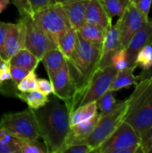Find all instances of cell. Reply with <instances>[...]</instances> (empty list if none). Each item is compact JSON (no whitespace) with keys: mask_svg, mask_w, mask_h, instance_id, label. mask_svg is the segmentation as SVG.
Masks as SVG:
<instances>
[{"mask_svg":"<svg viewBox=\"0 0 152 153\" xmlns=\"http://www.w3.org/2000/svg\"><path fill=\"white\" fill-rule=\"evenodd\" d=\"M92 152L91 147L86 143H77L66 146L62 153H90Z\"/></svg>","mask_w":152,"mask_h":153,"instance_id":"obj_33","label":"cell"},{"mask_svg":"<svg viewBox=\"0 0 152 153\" xmlns=\"http://www.w3.org/2000/svg\"><path fill=\"white\" fill-rule=\"evenodd\" d=\"M58 100L53 94L45 106L33 109L40 138L48 153L62 152L71 127L69 110Z\"/></svg>","mask_w":152,"mask_h":153,"instance_id":"obj_1","label":"cell"},{"mask_svg":"<svg viewBox=\"0 0 152 153\" xmlns=\"http://www.w3.org/2000/svg\"><path fill=\"white\" fill-rule=\"evenodd\" d=\"M11 1L18 10L21 18H27L32 16L33 13L29 0H11Z\"/></svg>","mask_w":152,"mask_h":153,"instance_id":"obj_32","label":"cell"},{"mask_svg":"<svg viewBox=\"0 0 152 153\" xmlns=\"http://www.w3.org/2000/svg\"><path fill=\"white\" fill-rule=\"evenodd\" d=\"M57 4H65V3H67V2H70V1H74V0H55Z\"/></svg>","mask_w":152,"mask_h":153,"instance_id":"obj_42","label":"cell"},{"mask_svg":"<svg viewBox=\"0 0 152 153\" xmlns=\"http://www.w3.org/2000/svg\"><path fill=\"white\" fill-rule=\"evenodd\" d=\"M37 90H39L40 92L47 96H50L53 94L54 89H53V84L52 82L48 79H43V78H38V86Z\"/></svg>","mask_w":152,"mask_h":153,"instance_id":"obj_37","label":"cell"},{"mask_svg":"<svg viewBox=\"0 0 152 153\" xmlns=\"http://www.w3.org/2000/svg\"><path fill=\"white\" fill-rule=\"evenodd\" d=\"M26 26L24 48L30 50L39 61L50 49L57 48L56 44L33 21L31 17L23 18Z\"/></svg>","mask_w":152,"mask_h":153,"instance_id":"obj_9","label":"cell"},{"mask_svg":"<svg viewBox=\"0 0 152 153\" xmlns=\"http://www.w3.org/2000/svg\"><path fill=\"white\" fill-rule=\"evenodd\" d=\"M96 102H97L98 110H99V114H106L110 112L119 103V101H117L114 97L113 91H110L103 94Z\"/></svg>","mask_w":152,"mask_h":153,"instance_id":"obj_28","label":"cell"},{"mask_svg":"<svg viewBox=\"0 0 152 153\" xmlns=\"http://www.w3.org/2000/svg\"><path fill=\"white\" fill-rule=\"evenodd\" d=\"M0 153H20L18 138L0 127Z\"/></svg>","mask_w":152,"mask_h":153,"instance_id":"obj_26","label":"cell"},{"mask_svg":"<svg viewBox=\"0 0 152 153\" xmlns=\"http://www.w3.org/2000/svg\"><path fill=\"white\" fill-rule=\"evenodd\" d=\"M46 71L48 75V79L51 80L55 74L63 66V65L66 62V58L60 51L58 48L48 50L41 59Z\"/></svg>","mask_w":152,"mask_h":153,"instance_id":"obj_19","label":"cell"},{"mask_svg":"<svg viewBox=\"0 0 152 153\" xmlns=\"http://www.w3.org/2000/svg\"><path fill=\"white\" fill-rule=\"evenodd\" d=\"M110 65L113 67H115L117 71H121V70H124V69H126V68L132 66L130 65L125 48H121L117 49L112 55L111 60H110Z\"/></svg>","mask_w":152,"mask_h":153,"instance_id":"obj_29","label":"cell"},{"mask_svg":"<svg viewBox=\"0 0 152 153\" xmlns=\"http://www.w3.org/2000/svg\"><path fill=\"white\" fill-rule=\"evenodd\" d=\"M78 40V34L77 30L73 28H70L58 40L57 42V48L60 49V51L63 53L65 57L68 59L73 52L74 51L76 48Z\"/></svg>","mask_w":152,"mask_h":153,"instance_id":"obj_23","label":"cell"},{"mask_svg":"<svg viewBox=\"0 0 152 153\" xmlns=\"http://www.w3.org/2000/svg\"><path fill=\"white\" fill-rule=\"evenodd\" d=\"M31 18L56 46L61 37L72 28L68 17L60 4H56L35 12Z\"/></svg>","mask_w":152,"mask_h":153,"instance_id":"obj_4","label":"cell"},{"mask_svg":"<svg viewBox=\"0 0 152 153\" xmlns=\"http://www.w3.org/2000/svg\"><path fill=\"white\" fill-rule=\"evenodd\" d=\"M89 0H74L62 4L70 24L74 30H79L86 22V10Z\"/></svg>","mask_w":152,"mask_h":153,"instance_id":"obj_16","label":"cell"},{"mask_svg":"<svg viewBox=\"0 0 152 153\" xmlns=\"http://www.w3.org/2000/svg\"><path fill=\"white\" fill-rule=\"evenodd\" d=\"M151 44H152V40H151Z\"/></svg>","mask_w":152,"mask_h":153,"instance_id":"obj_44","label":"cell"},{"mask_svg":"<svg viewBox=\"0 0 152 153\" xmlns=\"http://www.w3.org/2000/svg\"><path fill=\"white\" fill-rule=\"evenodd\" d=\"M100 53V44L88 42L78 35L76 48L72 56L66 59L69 74L75 88V94L73 98L68 104H65L69 113L73 104L82 93L92 75L99 68L98 65Z\"/></svg>","mask_w":152,"mask_h":153,"instance_id":"obj_2","label":"cell"},{"mask_svg":"<svg viewBox=\"0 0 152 153\" xmlns=\"http://www.w3.org/2000/svg\"><path fill=\"white\" fill-rule=\"evenodd\" d=\"M131 3H133V4H136L137 2H138V0H129Z\"/></svg>","mask_w":152,"mask_h":153,"instance_id":"obj_43","label":"cell"},{"mask_svg":"<svg viewBox=\"0 0 152 153\" xmlns=\"http://www.w3.org/2000/svg\"><path fill=\"white\" fill-rule=\"evenodd\" d=\"M19 150L20 153H48L44 143L39 141V139H19Z\"/></svg>","mask_w":152,"mask_h":153,"instance_id":"obj_27","label":"cell"},{"mask_svg":"<svg viewBox=\"0 0 152 153\" xmlns=\"http://www.w3.org/2000/svg\"><path fill=\"white\" fill-rule=\"evenodd\" d=\"M50 81L53 84V94L63 100L65 104H68L75 94V88L71 79L66 62L55 74Z\"/></svg>","mask_w":152,"mask_h":153,"instance_id":"obj_11","label":"cell"},{"mask_svg":"<svg viewBox=\"0 0 152 153\" xmlns=\"http://www.w3.org/2000/svg\"><path fill=\"white\" fill-rule=\"evenodd\" d=\"M116 73L117 70L112 65L98 68L82 93L73 104L70 113L80 106L97 101L103 94L108 91Z\"/></svg>","mask_w":152,"mask_h":153,"instance_id":"obj_7","label":"cell"},{"mask_svg":"<svg viewBox=\"0 0 152 153\" xmlns=\"http://www.w3.org/2000/svg\"><path fill=\"white\" fill-rule=\"evenodd\" d=\"M99 115L97 114L96 116H94L93 117L86 121L71 126L70 131L66 137L63 150L68 145L77 143H84V141L88 138V136L91 134L94 127L96 126L97 122L99 120ZM63 150H62V152H63Z\"/></svg>","mask_w":152,"mask_h":153,"instance_id":"obj_15","label":"cell"},{"mask_svg":"<svg viewBox=\"0 0 152 153\" xmlns=\"http://www.w3.org/2000/svg\"><path fill=\"white\" fill-rule=\"evenodd\" d=\"M85 19L86 22L99 26L105 31L112 26V19L108 15L99 0H89Z\"/></svg>","mask_w":152,"mask_h":153,"instance_id":"obj_17","label":"cell"},{"mask_svg":"<svg viewBox=\"0 0 152 153\" xmlns=\"http://www.w3.org/2000/svg\"><path fill=\"white\" fill-rule=\"evenodd\" d=\"M140 135L135 129L126 121H123L112 134L94 151L97 153H111L115 150L138 147Z\"/></svg>","mask_w":152,"mask_h":153,"instance_id":"obj_8","label":"cell"},{"mask_svg":"<svg viewBox=\"0 0 152 153\" xmlns=\"http://www.w3.org/2000/svg\"><path fill=\"white\" fill-rule=\"evenodd\" d=\"M135 86V90L127 99L125 121L141 135L152 126V74L140 80Z\"/></svg>","mask_w":152,"mask_h":153,"instance_id":"obj_3","label":"cell"},{"mask_svg":"<svg viewBox=\"0 0 152 153\" xmlns=\"http://www.w3.org/2000/svg\"><path fill=\"white\" fill-rule=\"evenodd\" d=\"M149 20V16L142 13L135 4L131 3L125 13L119 16L116 22V26L120 31L121 44L123 48H125L134 35V33Z\"/></svg>","mask_w":152,"mask_h":153,"instance_id":"obj_10","label":"cell"},{"mask_svg":"<svg viewBox=\"0 0 152 153\" xmlns=\"http://www.w3.org/2000/svg\"><path fill=\"white\" fill-rule=\"evenodd\" d=\"M135 4L142 13H143L145 15L149 16L150 11L151 8L152 0H138V2Z\"/></svg>","mask_w":152,"mask_h":153,"instance_id":"obj_40","label":"cell"},{"mask_svg":"<svg viewBox=\"0 0 152 153\" xmlns=\"http://www.w3.org/2000/svg\"><path fill=\"white\" fill-rule=\"evenodd\" d=\"M10 65L18 66L29 72L35 71L40 62L30 50L23 48L15 53L9 60Z\"/></svg>","mask_w":152,"mask_h":153,"instance_id":"obj_20","label":"cell"},{"mask_svg":"<svg viewBox=\"0 0 152 153\" xmlns=\"http://www.w3.org/2000/svg\"><path fill=\"white\" fill-rule=\"evenodd\" d=\"M0 93L8 97H18L20 91L17 90L16 86H14L11 80L6 81L4 82L0 83Z\"/></svg>","mask_w":152,"mask_h":153,"instance_id":"obj_35","label":"cell"},{"mask_svg":"<svg viewBox=\"0 0 152 153\" xmlns=\"http://www.w3.org/2000/svg\"><path fill=\"white\" fill-rule=\"evenodd\" d=\"M26 26L24 19L21 18L16 23H8L4 44V52L7 61L20 49L24 48Z\"/></svg>","mask_w":152,"mask_h":153,"instance_id":"obj_12","label":"cell"},{"mask_svg":"<svg viewBox=\"0 0 152 153\" xmlns=\"http://www.w3.org/2000/svg\"><path fill=\"white\" fill-rule=\"evenodd\" d=\"M10 64L8 61H4L0 58V83L11 80Z\"/></svg>","mask_w":152,"mask_h":153,"instance_id":"obj_39","label":"cell"},{"mask_svg":"<svg viewBox=\"0 0 152 153\" xmlns=\"http://www.w3.org/2000/svg\"><path fill=\"white\" fill-rule=\"evenodd\" d=\"M29 1H30V7H31L33 13L43 8L57 4L55 0H29Z\"/></svg>","mask_w":152,"mask_h":153,"instance_id":"obj_38","label":"cell"},{"mask_svg":"<svg viewBox=\"0 0 152 153\" xmlns=\"http://www.w3.org/2000/svg\"><path fill=\"white\" fill-rule=\"evenodd\" d=\"M108 15L113 19L116 16H121L128 5L131 4L129 0H99Z\"/></svg>","mask_w":152,"mask_h":153,"instance_id":"obj_25","label":"cell"},{"mask_svg":"<svg viewBox=\"0 0 152 153\" xmlns=\"http://www.w3.org/2000/svg\"><path fill=\"white\" fill-rule=\"evenodd\" d=\"M9 4H10V0H0V13H2L6 9Z\"/></svg>","mask_w":152,"mask_h":153,"instance_id":"obj_41","label":"cell"},{"mask_svg":"<svg viewBox=\"0 0 152 153\" xmlns=\"http://www.w3.org/2000/svg\"><path fill=\"white\" fill-rule=\"evenodd\" d=\"M97 114L99 113H98V107L96 101L80 106L70 113V124L71 126H73L86 121L93 117Z\"/></svg>","mask_w":152,"mask_h":153,"instance_id":"obj_22","label":"cell"},{"mask_svg":"<svg viewBox=\"0 0 152 153\" xmlns=\"http://www.w3.org/2000/svg\"><path fill=\"white\" fill-rule=\"evenodd\" d=\"M123 48L121 44L120 31L116 25L110 26L105 32L104 39L101 44V53L98 67L102 68L110 65L112 55L119 48Z\"/></svg>","mask_w":152,"mask_h":153,"instance_id":"obj_13","label":"cell"},{"mask_svg":"<svg viewBox=\"0 0 152 153\" xmlns=\"http://www.w3.org/2000/svg\"><path fill=\"white\" fill-rule=\"evenodd\" d=\"M30 72L27 70H24L18 66H10V74H11V81L14 86L17 88V84L29 74Z\"/></svg>","mask_w":152,"mask_h":153,"instance_id":"obj_34","label":"cell"},{"mask_svg":"<svg viewBox=\"0 0 152 153\" xmlns=\"http://www.w3.org/2000/svg\"><path fill=\"white\" fill-rule=\"evenodd\" d=\"M127 106L128 101L126 99L125 100H120L117 106L110 112L99 114V117L96 126L84 141V143L91 147L92 152H94V151L98 149L125 120Z\"/></svg>","mask_w":152,"mask_h":153,"instance_id":"obj_6","label":"cell"},{"mask_svg":"<svg viewBox=\"0 0 152 153\" xmlns=\"http://www.w3.org/2000/svg\"><path fill=\"white\" fill-rule=\"evenodd\" d=\"M105 32L106 31L103 29L89 22H85L79 30H77L78 35L82 39L90 43L100 45L103 42Z\"/></svg>","mask_w":152,"mask_h":153,"instance_id":"obj_21","label":"cell"},{"mask_svg":"<svg viewBox=\"0 0 152 153\" xmlns=\"http://www.w3.org/2000/svg\"><path fill=\"white\" fill-rule=\"evenodd\" d=\"M18 99L27 103L30 108L38 109L47 104L49 97L40 92L39 90H33L30 91L21 92L18 94Z\"/></svg>","mask_w":152,"mask_h":153,"instance_id":"obj_24","label":"cell"},{"mask_svg":"<svg viewBox=\"0 0 152 153\" xmlns=\"http://www.w3.org/2000/svg\"><path fill=\"white\" fill-rule=\"evenodd\" d=\"M138 152L152 153V126L140 135Z\"/></svg>","mask_w":152,"mask_h":153,"instance_id":"obj_31","label":"cell"},{"mask_svg":"<svg viewBox=\"0 0 152 153\" xmlns=\"http://www.w3.org/2000/svg\"><path fill=\"white\" fill-rule=\"evenodd\" d=\"M7 29H8V23L0 22V58L7 61L4 52V44H5V39L7 34Z\"/></svg>","mask_w":152,"mask_h":153,"instance_id":"obj_36","label":"cell"},{"mask_svg":"<svg viewBox=\"0 0 152 153\" xmlns=\"http://www.w3.org/2000/svg\"><path fill=\"white\" fill-rule=\"evenodd\" d=\"M0 127L19 139H39L38 122L33 109L4 114L0 118Z\"/></svg>","mask_w":152,"mask_h":153,"instance_id":"obj_5","label":"cell"},{"mask_svg":"<svg viewBox=\"0 0 152 153\" xmlns=\"http://www.w3.org/2000/svg\"><path fill=\"white\" fill-rule=\"evenodd\" d=\"M152 40V19H149L132 37L127 46L125 47L127 56L132 66L134 65L137 53Z\"/></svg>","mask_w":152,"mask_h":153,"instance_id":"obj_14","label":"cell"},{"mask_svg":"<svg viewBox=\"0 0 152 153\" xmlns=\"http://www.w3.org/2000/svg\"><path fill=\"white\" fill-rule=\"evenodd\" d=\"M37 86H38L37 74L35 71H31L17 84V90L21 92H25V91L37 90Z\"/></svg>","mask_w":152,"mask_h":153,"instance_id":"obj_30","label":"cell"},{"mask_svg":"<svg viewBox=\"0 0 152 153\" xmlns=\"http://www.w3.org/2000/svg\"><path fill=\"white\" fill-rule=\"evenodd\" d=\"M136 68V66H131L126 69L117 71L112 81L109 91L115 92L122 89L128 88L132 85H136L139 82L138 76L134 75V71Z\"/></svg>","mask_w":152,"mask_h":153,"instance_id":"obj_18","label":"cell"}]
</instances>
